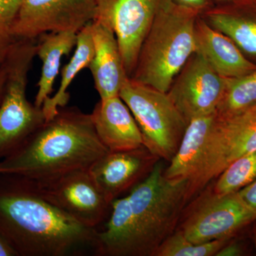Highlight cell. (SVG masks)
Wrapping results in <instances>:
<instances>
[{
	"mask_svg": "<svg viewBox=\"0 0 256 256\" xmlns=\"http://www.w3.org/2000/svg\"><path fill=\"white\" fill-rule=\"evenodd\" d=\"M0 235L16 256H80L95 252L96 229L74 220L32 180L0 174Z\"/></svg>",
	"mask_w": 256,
	"mask_h": 256,
	"instance_id": "obj_1",
	"label": "cell"
},
{
	"mask_svg": "<svg viewBox=\"0 0 256 256\" xmlns=\"http://www.w3.org/2000/svg\"><path fill=\"white\" fill-rule=\"evenodd\" d=\"M108 152L98 137L90 114L66 106L14 152L0 160V174L45 181L89 169Z\"/></svg>",
	"mask_w": 256,
	"mask_h": 256,
	"instance_id": "obj_2",
	"label": "cell"
},
{
	"mask_svg": "<svg viewBox=\"0 0 256 256\" xmlns=\"http://www.w3.org/2000/svg\"><path fill=\"white\" fill-rule=\"evenodd\" d=\"M160 160L127 196L119 198L130 224L132 256H154L176 230L188 202V180L165 178Z\"/></svg>",
	"mask_w": 256,
	"mask_h": 256,
	"instance_id": "obj_3",
	"label": "cell"
},
{
	"mask_svg": "<svg viewBox=\"0 0 256 256\" xmlns=\"http://www.w3.org/2000/svg\"><path fill=\"white\" fill-rule=\"evenodd\" d=\"M200 12L161 0L130 77L168 92L175 77L196 50L195 24Z\"/></svg>",
	"mask_w": 256,
	"mask_h": 256,
	"instance_id": "obj_4",
	"label": "cell"
},
{
	"mask_svg": "<svg viewBox=\"0 0 256 256\" xmlns=\"http://www.w3.org/2000/svg\"><path fill=\"white\" fill-rule=\"evenodd\" d=\"M36 41L18 40L6 60L8 74L0 102V160L14 152L46 121L42 108L26 97Z\"/></svg>",
	"mask_w": 256,
	"mask_h": 256,
	"instance_id": "obj_5",
	"label": "cell"
},
{
	"mask_svg": "<svg viewBox=\"0 0 256 256\" xmlns=\"http://www.w3.org/2000/svg\"><path fill=\"white\" fill-rule=\"evenodd\" d=\"M134 116L143 146L158 159L174 158L188 127V121L168 92L128 78L119 94Z\"/></svg>",
	"mask_w": 256,
	"mask_h": 256,
	"instance_id": "obj_6",
	"label": "cell"
},
{
	"mask_svg": "<svg viewBox=\"0 0 256 256\" xmlns=\"http://www.w3.org/2000/svg\"><path fill=\"white\" fill-rule=\"evenodd\" d=\"M256 152V107L230 116H217L202 169L190 185L188 200L240 156Z\"/></svg>",
	"mask_w": 256,
	"mask_h": 256,
	"instance_id": "obj_7",
	"label": "cell"
},
{
	"mask_svg": "<svg viewBox=\"0 0 256 256\" xmlns=\"http://www.w3.org/2000/svg\"><path fill=\"white\" fill-rule=\"evenodd\" d=\"M32 181L48 201L88 228L97 230L110 214L111 203L89 169L45 181Z\"/></svg>",
	"mask_w": 256,
	"mask_h": 256,
	"instance_id": "obj_8",
	"label": "cell"
},
{
	"mask_svg": "<svg viewBox=\"0 0 256 256\" xmlns=\"http://www.w3.org/2000/svg\"><path fill=\"white\" fill-rule=\"evenodd\" d=\"M256 216L238 192L220 195L212 191L204 195L186 216L180 230L190 242L203 244L229 240Z\"/></svg>",
	"mask_w": 256,
	"mask_h": 256,
	"instance_id": "obj_9",
	"label": "cell"
},
{
	"mask_svg": "<svg viewBox=\"0 0 256 256\" xmlns=\"http://www.w3.org/2000/svg\"><path fill=\"white\" fill-rule=\"evenodd\" d=\"M98 0H22L14 24L18 40L48 32L78 34L95 18Z\"/></svg>",
	"mask_w": 256,
	"mask_h": 256,
	"instance_id": "obj_10",
	"label": "cell"
},
{
	"mask_svg": "<svg viewBox=\"0 0 256 256\" xmlns=\"http://www.w3.org/2000/svg\"><path fill=\"white\" fill-rule=\"evenodd\" d=\"M161 0H98L94 20L114 32L126 74L132 76Z\"/></svg>",
	"mask_w": 256,
	"mask_h": 256,
	"instance_id": "obj_11",
	"label": "cell"
},
{
	"mask_svg": "<svg viewBox=\"0 0 256 256\" xmlns=\"http://www.w3.org/2000/svg\"><path fill=\"white\" fill-rule=\"evenodd\" d=\"M228 80L196 52L175 77L168 94L188 122L216 112Z\"/></svg>",
	"mask_w": 256,
	"mask_h": 256,
	"instance_id": "obj_12",
	"label": "cell"
},
{
	"mask_svg": "<svg viewBox=\"0 0 256 256\" xmlns=\"http://www.w3.org/2000/svg\"><path fill=\"white\" fill-rule=\"evenodd\" d=\"M159 160L144 146L108 152L90 166L89 172L111 203L146 178Z\"/></svg>",
	"mask_w": 256,
	"mask_h": 256,
	"instance_id": "obj_13",
	"label": "cell"
},
{
	"mask_svg": "<svg viewBox=\"0 0 256 256\" xmlns=\"http://www.w3.org/2000/svg\"><path fill=\"white\" fill-rule=\"evenodd\" d=\"M94 55L90 70L100 99L119 96L128 78L114 32L105 24L94 20L90 24Z\"/></svg>",
	"mask_w": 256,
	"mask_h": 256,
	"instance_id": "obj_14",
	"label": "cell"
},
{
	"mask_svg": "<svg viewBox=\"0 0 256 256\" xmlns=\"http://www.w3.org/2000/svg\"><path fill=\"white\" fill-rule=\"evenodd\" d=\"M90 117L98 137L108 151L130 150L144 146L137 122L119 96L100 99Z\"/></svg>",
	"mask_w": 256,
	"mask_h": 256,
	"instance_id": "obj_15",
	"label": "cell"
},
{
	"mask_svg": "<svg viewBox=\"0 0 256 256\" xmlns=\"http://www.w3.org/2000/svg\"><path fill=\"white\" fill-rule=\"evenodd\" d=\"M196 52L226 78H237L256 70L254 63L234 42L198 16L195 24Z\"/></svg>",
	"mask_w": 256,
	"mask_h": 256,
	"instance_id": "obj_16",
	"label": "cell"
},
{
	"mask_svg": "<svg viewBox=\"0 0 256 256\" xmlns=\"http://www.w3.org/2000/svg\"><path fill=\"white\" fill-rule=\"evenodd\" d=\"M216 118V112L188 122L176 154L164 169L165 178L170 180H188V185L196 178L202 169Z\"/></svg>",
	"mask_w": 256,
	"mask_h": 256,
	"instance_id": "obj_17",
	"label": "cell"
},
{
	"mask_svg": "<svg viewBox=\"0 0 256 256\" xmlns=\"http://www.w3.org/2000/svg\"><path fill=\"white\" fill-rule=\"evenodd\" d=\"M234 3L233 6L208 10L204 20L230 38L246 56L256 58V0Z\"/></svg>",
	"mask_w": 256,
	"mask_h": 256,
	"instance_id": "obj_18",
	"label": "cell"
},
{
	"mask_svg": "<svg viewBox=\"0 0 256 256\" xmlns=\"http://www.w3.org/2000/svg\"><path fill=\"white\" fill-rule=\"evenodd\" d=\"M77 33L72 32H48L37 38L36 56L42 60L41 77L35 106L42 108L53 92L64 56L68 55L76 45Z\"/></svg>",
	"mask_w": 256,
	"mask_h": 256,
	"instance_id": "obj_19",
	"label": "cell"
},
{
	"mask_svg": "<svg viewBox=\"0 0 256 256\" xmlns=\"http://www.w3.org/2000/svg\"><path fill=\"white\" fill-rule=\"evenodd\" d=\"M75 52L72 58L62 70L60 88L56 92L48 98L42 106L45 119L53 118L60 108L67 105L69 100L68 89L70 84L82 69L88 68L94 55V42L90 33V24L77 34Z\"/></svg>",
	"mask_w": 256,
	"mask_h": 256,
	"instance_id": "obj_20",
	"label": "cell"
},
{
	"mask_svg": "<svg viewBox=\"0 0 256 256\" xmlns=\"http://www.w3.org/2000/svg\"><path fill=\"white\" fill-rule=\"evenodd\" d=\"M256 107V70L244 76L228 78L226 89L216 110L220 117Z\"/></svg>",
	"mask_w": 256,
	"mask_h": 256,
	"instance_id": "obj_21",
	"label": "cell"
},
{
	"mask_svg": "<svg viewBox=\"0 0 256 256\" xmlns=\"http://www.w3.org/2000/svg\"><path fill=\"white\" fill-rule=\"evenodd\" d=\"M217 178L212 190L217 194L235 193L246 188L256 180V152L236 160Z\"/></svg>",
	"mask_w": 256,
	"mask_h": 256,
	"instance_id": "obj_22",
	"label": "cell"
},
{
	"mask_svg": "<svg viewBox=\"0 0 256 256\" xmlns=\"http://www.w3.org/2000/svg\"><path fill=\"white\" fill-rule=\"evenodd\" d=\"M229 240H216L194 244L184 236L180 230H175L156 250L154 256H212Z\"/></svg>",
	"mask_w": 256,
	"mask_h": 256,
	"instance_id": "obj_23",
	"label": "cell"
},
{
	"mask_svg": "<svg viewBox=\"0 0 256 256\" xmlns=\"http://www.w3.org/2000/svg\"><path fill=\"white\" fill-rule=\"evenodd\" d=\"M22 0H0V66L6 62L10 50L18 41L14 24Z\"/></svg>",
	"mask_w": 256,
	"mask_h": 256,
	"instance_id": "obj_24",
	"label": "cell"
},
{
	"mask_svg": "<svg viewBox=\"0 0 256 256\" xmlns=\"http://www.w3.org/2000/svg\"><path fill=\"white\" fill-rule=\"evenodd\" d=\"M244 203L256 216V180L238 192Z\"/></svg>",
	"mask_w": 256,
	"mask_h": 256,
	"instance_id": "obj_25",
	"label": "cell"
},
{
	"mask_svg": "<svg viewBox=\"0 0 256 256\" xmlns=\"http://www.w3.org/2000/svg\"><path fill=\"white\" fill-rule=\"evenodd\" d=\"M175 4L201 12L210 6V0H172Z\"/></svg>",
	"mask_w": 256,
	"mask_h": 256,
	"instance_id": "obj_26",
	"label": "cell"
},
{
	"mask_svg": "<svg viewBox=\"0 0 256 256\" xmlns=\"http://www.w3.org/2000/svg\"><path fill=\"white\" fill-rule=\"evenodd\" d=\"M242 248L236 242H230L225 244L222 248L216 252V256H238L242 255Z\"/></svg>",
	"mask_w": 256,
	"mask_h": 256,
	"instance_id": "obj_27",
	"label": "cell"
},
{
	"mask_svg": "<svg viewBox=\"0 0 256 256\" xmlns=\"http://www.w3.org/2000/svg\"><path fill=\"white\" fill-rule=\"evenodd\" d=\"M0 256H16V252L0 235Z\"/></svg>",
	"mask_w": 256,
	"mask_h": 256,
	"instance_id": "obj_28",
	"label": "cell"
},
{
	"mask_svg": "<svg viewBox=\"0 0 256 256\" xmlns=\"http://www.w3.org/2000/svg\"><path fill=\"white\" fill-rule=\"evenodd\" d=\"M6 74H8V68H6V62H5L4 64L0 66V102L4 92Z\"/></svg>",
	"mask_w": 256,
	"mask_h": 256,
	"instance_id": "obj_29",
	"label": "cell"
},
{
	"mask_svg": "<svg viewBox=\"0 0 256 256\" xmlns=\"http://www.w3.org/2000/svg\"><path fill=\"white\" fill-rule=\"evenodd\" d=\"M254 242H255V247L256 250V227L255 229V232H254Z\"/></svg>",
	"mask_w": 256,
	"mask_h": 256,
	"instance_id": "obj_30",
	"label": "cell"
},
{
	"mask_svg": "<svg viewBox=\"0 0 256 256\" xmlns=\"http://www.w3.org/2000/svg\"><path fill=\"white\" fill-rule=\"evenodd\" d=\"M220 1H230V2H238L242 1V0H220Z\"/></svg>",
	"mask_w": 256,
	"mask_h": 256,
	"instance_id": "obj_31",
	"label": "cell"
}]
</instances>
